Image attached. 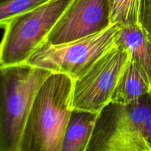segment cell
<instances>
[{
	"label": "cell",
	"instance_id": "6da1fadb",
	"mask_svg": "<svg viewBox=\"0 0 151 151\" xmlns=\"http://www.w3.org/2000/svg\"><path fill=\"white\" fill-rule=\"evenodd\" d=\"M74 80L52 72L38 88L29 109L19 151H60L72 113Z\"/></svg>",
	"mask_w": 151,
	"mask_h": 151
},
{
	"label": "cell",
	"instance_id": "7a4b0ae2",
	"mask_svg": "<svg viewBox=\"0 0 151 151\" xmlns=\"http://www.w3.org/2000/svg\"><path fill=\"white\" fill-rule=\"evenodd\" d=\"M52 72L27 62L0 65V151H19L34 97Z\"/></svg>",
	"mask_w": 151,
	"mask_h": 151
},
{
	"label": "cell",
	"instance_id": "3957f363",
	"mask_svg": "<svg viewBox=\"0 0 151 151\" xmlns=\"http://www.w3.org/2000/svg\"><path fill=\"white\" fill-rule=\"evenodd\" d=\"M151 115V95L127 104L110 102L98 112L86 151H151L142 135Z\"/></svg>",
	"mask_w": 151,
	"mask_h": 151
},
{
	"label": "cell",
	"instance_id": "277c9868",
	"mask_svg": "<svg viewBox=\"0 0 151 151\" xmlns=\"http://www.w3.org/2000/svg\"><path fill=\"white\" fill-rule=\"evenodd\" d=\"M122 29V24H113L98 33L58 45L44 40L26 62L52 72L66 74L75 81L116 45Z\"/></svg>",
	"mask_w": 151,
	"mask_h": 151
},
{
	"label": "cell",
	"instance_id": "5b68a950",
	"mask_svg": "<svg viewBox=\"0 0 151 151\" xmlns=\"http://www.w3.org/2000/svg\"><path fill=\"white\" fill-rule=\"evenodd\" d=\"M72 0H49L13 17L3 27L0 65L26 62L47 35Z\"/></svg>",
	"mask_w": 151,
	"mask_h": 151
},
{
	"label": "cell",
	"instance_id": "8992f818",
	"mask_svg": "<svg viewBox=\"0 0 151 151\" xmlns=\"http://www.w3.org/2000/svg\"><path fill=\"white\" fill-rule=\"evenodd\" d=\"M131 60L127 49L116 44L74 81L72 110L98 113L111 100L118 81Z\"/></svg>",
	"mask_w": 151,
	"mask_h": 151
},
{
	"label": "cell",
	"instance_id": "52a82bcc",
	"mask_svg": "<svg viewBox=\"0 0 151 151\" xmlns=\"http://www.w3.org/2000/svg\"><path fill=\"white\" fill-rule=\"evenodd\" d=\"M111 25L108 0H72L46 41L65 44L98 33Z\"/></svg>",
	"mask_w": 151,
	"mask_h": 151
},
{
	"label": "cell",
	"instance_id": "ba28073f",
	"mask_svg": "<svg viewBox=\"0 0 151 151\" xmlns=\"http://www.w3.org/2000/svg\"><path fill=\"white\" fill-rule=\"evenodd\" d=\"M151 83L144 69L131 58L118 81L111 102L127 104L150 92Z\"/></svg>",
	"mask_w": 151,
	"mask_h": 151
},
{
	"label": "cell",
	"instance_id": "9c48e42d",
	"mask_svg": "<svg viewBox=\"0 0 151 151\" xmlns=\"http://www.w3.org/2000/svg\"><path fill=\"white\" fill-rule=\"evenodd\" d=\"M98 113L72 110L63 137L60 151H86Z\"/></svg>",
	"mask_w": 151,
	"mask_h": 151
},
{
	"label": "cell",
	"instance_id": "30bf717a",
	"mask_svg": "<svg viewBox=\"0 0 151 151\" xmlns=\"http://www.w3.org/2000/svg\"><path fill=\"white\" fill-rule=\"evenodd\" d=\"M116 44L122 46L147 74L151 83V38L138 24L122 26Z\"/></svg>",
	"mask_w": 151,
	"mask_h": 151
},
{
	"label": "cell",
	"instance_id": "8fae6325",
	"mask_svg": "<svg viewBox=\"0 0 151 151\" xmlns=\"http://www.w3.org/2000/svg\"><path fill=\"white\" fill-rule=\"evenodd\" d=\"M111 24H137L139 0H108Z\"/></svg>",
	"mask_w": 151,
	"mask_h": 151
},
{
	"label": "cell",
	"instance_id": "7c38bea8",
	"mask_svg": "<svg viewBox=\"0 0 151 151\" xmlns=\"http://www.w3.org/2000/svg\"><path fill=\"white\" fill-rule=\"evenodd\" d=\"M49 0H4L0 2V28L10 19L47 2Z\"/></svg>",
	"mask_w": 151,
	"mask_h": 151
},
{
	"label": "cell",
	"instance_id": "4fadbf2b",
	"mask_svg": "<svg viewBox=\"0 0 151 151\" xmlns=\"http://www.w3.org/2000/svg\"><path fill=\"white\" fill-rule=\"evenodd\" d=\"M137 24L151 38V0H139Z\"/></svg>",
	"mask_w": 151,
	"mask_h": 151
},
{
	"label": "cell",
	"instance_id": "5bb4252c",
	"mask_svg": "<svg viewBox=\"0 0 151 151\" xmlns=\"http://www.w3.org/2000/svg\"><path fill=\"white\" fill-rule=\"evenodd\" d=\"M142 135L145 141L146 142L151 150V115L143 124Z\"/></svg>",
	"mask_w": 151,
	"mask_h": 151
},
{
	"label": "cell",
	"instance_id": "9a60e30c",
	"mask_svg": "<svg viewBox=\"0 0 151 151\" xmlns=\"http://www.w3.org/2000/svg\"><path fill=\"white\" fill-rule=\"evenodd\" d=\"M4 1V0H0V2H1V1Z\"/></svg>",
	"mask_w": 151,
	"mask_h": 151
},
{
	"label": "cell",
	"instance_id": "2e32d148",
	"mask_svg": "<svg viewBox=\"0 0 151 151\" xmlns=\"http://www.w3.org/2000/svg\"><path fill=\"white\" fill-rule=\"evenodd\" d=\"M150 95H151V88H150Z\"/></svg>",
	"mask_w": 151,
	"mask_h": 151
}]
</instances>
